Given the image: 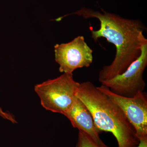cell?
I'll return each instance as SVG.
<instances>
[{
	"instance_id": "cell-1",
	"label": "cell",
	"mask_w": 147,
	"mask_h": 147,
	"mask_svg": "<svg viewBox=\"0 0 147 147\" xmlns=\"http://www.w3.org/2000/svg\"><path fill=\"white\" fill-rule=\"evenodd\" d=\"M101 10L102 12L84 7L58 19L61 21L69 15H76L85 19L96 18L99 21L98 30L90 29L92 38L97 42L98 38H104L115 45L116 50L112 63L103 66L98 73V81L102 83L123 73L140 57L147 39L144 35L146 28L139 19L124 18L102 8Z\"/></svg>"
},
{
	"instance_id": "cell-2",
	"label": "cell",
	"mask_w": 147,
	"mask_h": 147,
	"mask_svg": "<svg viewBox=\"0 0 147 147\" xmlns=\"http://www.w3.org/2000/svg\"><path fill=\"white\" fill-rule=\"evenodd\" d=\"M91 114L100 131L112 133L118 147H137L139 140L133 126L115 103L90 82L80 83L76 95Z\"/></svg>"
},
{
	"instance_id": "cell-3",
	"label": "cell",
	"mask_w": 147,
	"mask_h": 147,
	"mask_svg": "<svg viewBox=\"0 0 147 147\" xmlns=\"http://www.w3.org/2000/svg\"><path fill=\"white\" fill-rule=\"evenodd\" d=\"M79 85L74 79L73 73H63L55 79L37 84L34 90L43 108L64 115L76 98Z\"/></svg>"
},
{
	"instance_id": "cell-4",
	"label": "cell",
	"mask_w": 147,
	"mask_h": 147,
	"mask_svg": "<svg viewBox=\"0 0 147 147\" xmlns=\"http://www.w3.org/2000/svg\"><path fill=\"white\" fill-rule=\"evenodd\" d=\"M147 66V43L142 47L140 57L123 73L101 83L114 93L132 97L144 91L146 84L143 77Z\"/></svg>"
},
{
	"instance_id": "cell-5",
	"label": "cell",
	"mask_w": 147,
	"mask_h": 147,
	"mask_svg": "<svg viewBox=\"0 0 147 147\" xmlns=\"http://www.w3.org/2000/svg\"><path fill=\"white\" fill-rule=\"evenodd\" d=\"M98 88L122 110L133 126L139 140L147 137V95L140 92L132 97L114 93L108 87L101 85Z\"/></svg>"
},
{
	"instance_id": "cell-6",
	"label": "cell",
	"mask_w": 147,
	"mask_h": 147,
	"mask_svg": "<svg viewBox=\"0 0 147 147\" xmlns=\"http://www.w3.org/2000/svg\"><path fill=\"white\" fill-rule=\"evenodd\" d=\"M54 48L55 61L61 72L73 73L77 69L88 67L92 63L93 50L83 36L67 43L56 44Z\"/></svg>"
},
{
	"instance_id": "cell-7",
	"label": "cell",
	"mask_w": 147,
	"mask_h": 147,
	"mask_svg": "<svg viewBox=\"0 0 147 147\" xmlns=\"http://www.w3.org/2000/svg\"><path fill=\"white\" fill-rule=\"evenodd\" d=\"M64 115L69 119L74 128L84 131L98 144H105L100 139V132L96 127L89 110L77 96Z\"/></svg>"
},
{
	"instance_id": "cell-8",
	"label": "cell",
	"mask_w": 147,
	"mask_h": 147,
	"mask_svg": "<svg viewBox=\"0 0 147 147\" xmlns=\"http://www.w3.org/2000/svg\"><path fill=\"white\" fill-rule=\"evenodd\" d=\"M76 147H110L106 145L98 144L84 131H79Z\"/></svg>"
},
{
	"instance_id": "cell-9",
	"label": "cell",
	"mask_w": 147,
	"mask_h": 147,
	"mask_svg": "<svg viewBox=\"0 0 147 147\" xmlns=\"http://www.w3.org/2000/svg\"><path fill=\"white\" fill-rule=\"evenodd\" d=\"M0 117L10 121L12 123H17V121L14 116L8 112L4 111L1 107H0Z\"/></svg>"
},
{
	"instance_id": "cell-10",
	"label": "cell",
	"mask_w": 147,
	"mask_h": 147,
	"mask_svg": "<svg viewBox=\"0 0 147 147\" xmlns=\"http://www.w3.org/2000/svg\"><path fill=\"white\" fill-rule=\"evenodd\" d=\"M137 147H147V137L139 140V145Z\"/></svg>"
}]
</instances>
